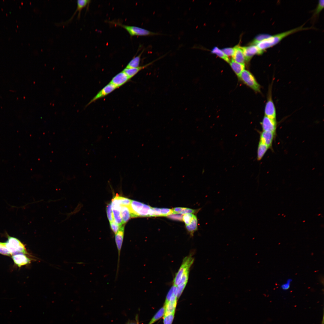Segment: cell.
Instances as JSON below:
<instances>
[{
  "instance_id": "26",
  "label": "cell",
  "mask_w": 324,
  "mask_h": 324,
  "mask_svg": "<svg viewBox=\"0 0 324 324\" xmlns=\"http://www.w3.org/2000/svg\"><path fill=\"white\" fill-rule=\"evenodd\" d=\"M324 5V0H319L316 8L314 10L312 16V18L314 20L319 16L320 13L323 9Z\"/></svg>"
},
{
  "instance_id": "35",
  "label": "cell",
  "mask_w": 324,
  "mask_h": 324,
  "mask_svg": "<svg viewBox=\"0 0 324 324\" xmlns=\"http://www.w3.org/2000/svg\"><path fill=\"white\" fill-rule=\"evenodd\" d=\"M110 224L112 230L115 234L117 232L122 226L119 225L116 223L114 220L110 222Z\"/></svg>"
},
{
  "instance_id": "39",
  "label": "cell",
  "mask_w": 324,
  "mask_h": 324,
  "mask_svg": "<svg viewBox=\"0 0 324 324\" xmlns=\"http://www.w3.org/2000/svg\"></svg>"
},
{
  "instance_id": "6",
  "label": "cell",
  "mask_w": 324,
  "mask_h": 324,
  "mask_svg": "<svg viewBox=\"0 0 324 324\" xmlns=\"http://www.w3.org/2000/svg\"><path fill=\"white\" fill-rule=\"evenodd\" d=\"M111 204L115 221L119 225H122L123 223L121 215V206L118 200L117 194L112 199Z\"/></svg>"
},
{
  "instance_id": "25",
  "label": "cell",
  "mask_w": 324,
  "mask_h": 324,
  "mask_svg": "<svg viewBox=\"0 0 324 324\" xmlns=\"http://www.w3.org/2000/svg\"><path fill=\"white\" fill-rule=\"evenodd\" d=\"M198 221L196 217L194 215L190 224L186 225V228L191 234L197 229Z\"/></svg>"
},
{
  "instance_id": "29",
  "label": "cell",
  "mask_w": 324,
  "mask_h": 324,
  "mask_svg": "<svg viewBox=\"0 0 324 324\" xmlns=\"http://www.w3.org/2000/svg\"><path fill=\"white\" fill-rule=\"evenodd\" d=\"M270 35L269 34H259L255 37L254 40L250 44L255 45L258 43L268 38Z\"/></svg>"
},
{
  "instance_id": "7",
  "label": "cell",
  "mask_w": 324,
  "mask_h": 324,
  "mask_svg": "<svg viewBox=\"0 0 324 324\" xmlns=\"http://www.w3.org/2000/svg\"><path fill=\"white\" fill-rule=\"evenodd\" d=\"M245 60L249 61L256 55H261L264 51L260 50L255 45H251L246 46H242Z\"/></svg>"
},
{
  "instance_id": "31",
  "label": "cell",
  "mask_w": 324,
  "mask_h": 324,
  "mask_svg": "<svg viewBox=\"0 0 324 324\" xmlns=\"http://www.w3.org/2000/svg\"><path fill=\"white\" fill-rule=\"evenodd\" d=\"M106 213L108 218L110 222L114 220L113 213L112 212L111 203L108 204L106 208Z\"/></svg>"
},
{
  "instance_id": "5",
  "label": "cell",
  "mask_w": 324,
  "mask_h": 324,
  "mask_svg": "<svg viewBox=\"0 0 324 324\" xmlns=\"http://www.w3.org/2000/svg\"><path fill=\"white\" fill-rule=\"evenodd\" d=\"M246 85L256 92H260V86L254 76L248 71L244 70L238 76Z\"/></svg>"
},
{
  "instance_id": "2",
  "label": "cell",
  "mask_w": 324,
  "mask_h": 324,
  "mask_svg": "<svg viewBox=\"0 0 324 324\" xmlns=\"http://www.w3.org/2000/svg\"><path fill=\"white\" fill-rule=\"evenodd\" d=\"M194 261L192 254L186 256L176 273L173 281V285L176 287L181 280L184 278L188 279L190 270Z\"/></svg>"
},
{
  "instance_id": "20",
  "label": "cell",
  "mask_w": 324,
  "mask_h": 324,
  "mask_svg": "<svg viewBox=\"0 0 324 324\" xmlns=\"http://www.w3.org/2000/svg\"><path fill=\"white\" fill-rule=\"evenodd\" d=\"M230 65L233 70L238 77L241 73L244 70L245 65L244 64H241L236 62L232 59L229 62Z\"/></svg>"
},
{
  "instance_id": "10",
  "label": "cell",
  "mask_w": 324,
  "mask_h": 324,
  "mask_svg": "<svg viewBox=\"0 0 324 324\" xmlns=\"http://www.w3.org/2000/svg\"><path fill=\"white\" fill-rule=\"evenodd\" d=\"M261 124L263 131L275 134L277 128L276 120L271 118L265 116L261 122Z\"/></svg>"
},
{
  "instance_id": "38",
  "label": "cell",
  "mask_w": 324,
  "mask_h": 324,
  "mask_svg": "<svg viewBox=\"0 0 324 324\" xmlns=\"http://www.w3.org/2000/svg\"><path fill=\"white\" fill-rule=\"evenodd\" d=\"M292 281L291 279H288L281 286V289L284 290H286L289 289L290 284Z\"/></svg>"
},
{
  "instance_id": "11",
  "label": "cell",
  "mask_w": 324,
  "mask_h": 324,
  "mask_svg": "<svg viewBox=\"0 0 324 324\" xmlns=\"http://www.w3.org/2000/svg\"><path fill=\"white\" fill-rule=\"evenodd\" d=\"M265 115L271 118L276 120L275 107L272 100L271 94L269 95L264 110Z\"/></svg>"
},
{
  "instance_id": "36",
  "label": "cell",
  "mask_w": 324,
  "mask_h": 324,
  "mask_svg": "<svg viewBox=\"0 0 324 324\" xmlns=\"http://www.w3.org/2000/svg\"><path fill=\"white\" fill-rule=\"evenodd\" d=\"M221 50L227 56H232L235 52V47L225 48L222 49Z\"/></svg>"
},
{
  "instance_id": "14",
  "label": "cell",
  "mask_w": 324,
  "mask_h": 324,
  "mask_svg": "<svg viewBox=\"0 0 324 324\" xmlns=\"http://www.w3.org/2000/svg\"><path fill=\"white\" fill-rule=\"evenodd\" d=\"M165 55H164L161 56V57L157 58V59L154 60L152 62L144 65L139 66L136 68H131L128 69L125 68L122 71L125 73L126 74L130 79L141 70L146 68L148 66L152 64L154 62H155L157 60L160 59L161 58H163L165 56Z\"/></svg>"
},
{
  "instance_id": "27",
  "label": "cell",
  "mask_w": 324,
  "mask_h": 324,
  "mask_svg": "<svg viewBox=\"0 0 324 324\" xmlns=\"http://www.w3.org/2000/svg\"><path fill=\"white\" fill-rule=\"evenodd\" d=\"M165 308L164 306L161 308L155 314L148 324H153L164 315Z\"/></svg>"
},
{
  "instance_id": "28",
  "label": "cell",
  "mask_w": 324,
  "mask_h": 324,
  "mask_svg": "<svg viewBox=\"0 0 324 324\" xmlns=\"http://www.w3.org/2000/svg\"><path fill=\"white\" fill-rule=\"evenodd\" d=\"M212 53L215 54L226 62L229 63L230 60L228 57L222 51L216 46L214 47L211 51Z\"/></svg>"
},
{
  "instance_id": "16",
  "label": "cell",
  "mask_w": 324,
  "mask_h": 324,
  "mask_svg": "<svg viewBox=\"0 0 324 324\" xmlns=\"http://www.w3.org/2000/svg\"><path fill=\"white\" fill-rule=\"evenodd\" d=\"M274 135L272 132L263 131L260 135V141L267 145L269 148H271Z\"/></svg>"
},
{
  "instance_id": "9",
  "label": "cell",
  "mask_w": 324,
  "mask_h": 324,
  "mask_svg": "<svg viewBox=\"0 0 324 324\" xmlns=\"http://www.w3.org/2000/svg\"><path fill=\"white\" fill-rule=\"evenodd\" d=\"M124 226H122L115 234V240L118 252V259L116 274L118 273L121 251L122 248L124 232Z\"/></svg>"
},
{
  "instance_id": "34",
  "label": "cell",
  "mask_w": 324,
  "mask_h": 324,
  "mask_svg": "<svg viewBox=\"0 0 324 324\" xmlns=\"http://www.w3.org/2000/svg\"><path fill=\"white\" fill-rule=\"evenodd\" d=\"M175 313L164 316L163 320L164 324H172L173 322Z\"/></svg>"
},
{
  "instance_id": "21",
  "label": "cell",
  "mask_w": 324,
  "mask_h": 324,
  "mask_svg": "<svg viewBox=\"0 0 324 324\" xmlns=\"http://www.w3.org/2000/svg\"><path fill=\"white\" fill-rule=\"evenodd\" d=\"M121 206V213L123 224L126 223L131 217V213L128 206Z\"/></svg>"
},
{
  "instance_id": "30",
  "label": "cell",
  "mask_w": 324,
  "mask_h": 324,
  "mask_svg": "<svg viewBox=\"0 0 324 324\" xmlns=\"http://www.w3.org/2000/svg\"><path fill=\"white\" fill-rule=\"evenodd\" d=\"M117 198L120 205L129 206L131 203V200L128 198L119 196L117 194Z\"/></svg>"
},
{
  "instance_id": "4",
  "label": "cell",
  "mask_w": 324,
  "mask_h": 324,
  "mask_svg": "<svg viewBox=\"0 0 324 324\" xmlns=\"http://www.w3.org/2000/svg\"><path fill=\"white\" fill-rule=\"evenodd\" d=\"M4 243L11 255H13L20 253L27 254L24 244L15 238L8 236V241Z\"/></svg>"
},
{
  "instance_id": "37",
  "label": "cell",
  "mask_w": 324,
  "mask_h": 324,
  "mask_svg": "<svg viewBox=\"0 0 324 324\" xmlns=\"http://www.w3.org/2000/svg\"><path fill=\"white\" fill-rule=\"evenodd\" d=\"M183 215L178 214L172 213L167 216L168 218L175 220L182 221Z\"/></svg>"
},
{
  "instance_id": "23",
  "label": "cell",
  "mask_w": 324,
  "mask_h": 324,
  "mask_svg": "<svg viewBox=\"0 0 324 324\" xmlns=\"http://www.w3.org/2000/svg\"><path fill=\"white\" fill-rule=\"evenodd\" d=\"M269 147L260 141L257 152V158L260 160L262 158Z\"/></svg>"
},
{
  "instance_id": "24",
  "label": "cell",
  "mask_w": 324,
  "mask_h": 324,
  "mask_svg": "<svg viewBox=\"0 0 324 324\" xmlns=\"http://www.w3.org/2000/svg\"><path fill=\"white\" fill-rule=\"evenodd\" d=\"M172 209L173 212V213L178 214H181L189 213L192 214L198 211L197 210L183 207H176Z\"/></svg>"
},
{
  "instance_id": "17",
  "label": "cell",
  "mask_w": 324,
  "mask_h": 324,
  "mask_svg": "<svg viewBox=\"0 0 324 324\" xmlns=\"http://www.w3.org/2000/svg\"><path fill=\"white\" fill-rule=\"evenodd\" d=\"M12 258L15 263L19 267L29 263L30 260L23 253H18L12 255Z\"/></svg>"
},
{
  "instance_id": "12",
  "label": "cell",
  "mask_w": 324,
  "mask_h": 324,
  "mask_svg": "<svg viewBox=\"0 0 324 324\" xmlns=\"http://www.w3.org/2000/svg\"><path fill=\"white\" fill-rule=\"evenodd\" d=\"M130 79L126 74L122 71L113 77L110 82L117 88L124 85Z\"/></svg>"
},
{
  "instance_id": "32",
  "label": "cell",
  "mask_w": 324,
  "mask_h": 324,
  "mask_svg": "<svg viewBox=\"0 0 324 324\" xmlns=\"http://www.w3.org/2000/svg\"><path fill=\"white\" fill-rule=\"evenodd\" d=\"M194 215L192 213L184 214L183 215L182 220L186 225H189L191 222Z\"/></svg>"
},
{
  "instance_id": "22",
  "label": "cell",
  "mask_w": 324,
  "mask_h": 324,
  "mask_svg": "<svg viewBox=\"0 0 324 324\" xmlns=\"http://www.w3.org/2000/svg\"><path fill=\"white\" fill-rule=\"evenodd\" d=\"M144 50L140 53L138 56L134 57L129 62L126 67V68H131L139 66L141 60V57Z\"/></svg>"
},
{
  "instance_id": "33",
  "label": "cell",
  "mask_w": 324,
  "mask_h": 324,
  "mask_svg": "<svg viewBox=\"0 0 324 324\" xmlns=\"http://www.w3.org/2000/svg\"><path fill=\"white\" fill-rule=\"evenodd\" d=\"M0 254L8 256L11 255L10 251L6 247L4 242H0Z\"/></svg>"
},
{
  "instance_id": "13",
  "label": "cell",
  "mask_w": 324,
  "mask_h": 324,
  "mask_svg": "<svg viewBox=\"0 0 324 324\" xmlns=\"http://www.w3.org/2000/svg\"><path fill=\"white\" fill-rule=\"evenodd\" d=\"M178 298L176 293L173 294L164 306L165 308L164 316L175 313Z\"/></svg>"
},
{
  "instance_id": "18",
  "label": "cell",
  "mask_w": 324,
  "mask_h": 324,
  "mask_svg": "<svg viewBox=\"0 0 324 324\" xmlns=\"http://www.w3.org/2000/svg\"><path fill=\"white\" fill-rule=\"evenodd\" d=\"M91 2L90 0H78L77 1V8L75 11L73 15L71 17V18L69 19L67 21L63 23L64 24H67L68 23L70 22L73 19L74 16L76 14V12L78 11H79L77 18L78 19H80V16L81 11L82 9L86 7Z\"/></svg>"
},
{
  "instance_id": "19",
  "label": "cell",
  "mask_w": 324,
  "mask_h": 324,
  "mask_svg": "<svg viewBox=\"0 0 324 324\" xmlns=\"http://www.w3.org/2000/svg\"><path fill=\"white\" fill-rule=\"evenodd\" d=\"M235 47V50L232 56V60L237 63L244 64L245 59L242 46H236Z\"/></svg>"
},
{
  "instance_id": "1",
  "label": "cell",
  "mask_w": 324,
  "mask_h": 324,
  "mask_svg": "<svg viewBox=\"0 0 324 324\" xmlns=\"http://www.w3.org/2000/svg\"><path fill=\"white\" fill-rule=\"evenodd\" d=\"M310 28H304L303 25L287 31L273 35H271L268 38L258 43L255 45L260 50L265 51L266 49L277 45L284 38L290 35L300 31L308 30Z\"/></svg>"
},
{
  "instance_id": "8",
  "label": "cell",
  "mask_w": 324,
  "mask_h": 324,
  "mask_svg": "<svg viewBox=\"0 0 324 324\" xmlns=\"http://www.w3.org/2000/svg\"><path fill=\"white\" fill-rule=\"evenodd\" d=\"M116 88L114 85L109 82L98 92L86 105V107L97 100L107 96Z\"/></svg>"
},
{
  "instance_id": "3",
  "label": "cell",
  "mask_w": 324,
  "mask_h": 324,
  "mask_svg": "<svg viewBox=\"0 0 324 324\" xmlns=\"http://www.w3.org/2000/svg\"><path fill=\"white\" fill-rule=\"evenodd\" d=\"M111 22L112 24L118 26L125 29L131 36H153L161 34L158 33L151 32L145 29L136 26L123 25L118 22Z\"/></svg>"
},
{
  "instance_id": "15",
  "label": "cell",
  "mask_w": 324,
  "mask_h": 324,
  "mask_svg": "<svg viewBox=\"0 0 324 324\" xmlns=\"http://www.w3.org/2000/svg\"><path fill=\"white\" fill-rule=\"evenodd\" d=\"M144 204L135 200H132L130 205L128 206L129 209L131 218L139 217Z\"/></svg>"
}]
</instances>
